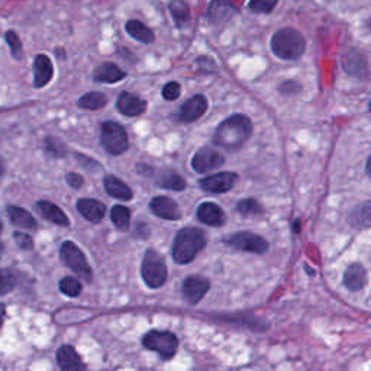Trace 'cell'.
Here are the masks:
<instances>
[{
	"instance_id": "ffe728a7",
	"label": "cell",
	"mask_w": 371,
	"mask_h": 371,
	"mask_svg": "<svg viewBox=\"0 0 371 371\" xmlns=\"http://www.w3.org/2000/svg\"><path fill=\"white\" fill-rule=\"evenodd\" d=\"M35 210L39 213V215L47 219L48 222H52L59 226H68L70 221L66 213L51 202L48 201H39L35 203Z\"/></svg>"
},
{
	"instance_id": "44dd1931",
	"label": "cell",
	"mask_w": 371,
	"mask_h": 371,
	"mask_svg": "<svg viewBox=\"0 0 371 371\" xmlns=\"http://www.w3.org/2000/svg\"><path fill=\"white\" fill-rule=\"evenodd\" d=\"M57 364L61 370L70 371V370H83L86 365L81 361V357L71 345H61L57 351Z\"/></svg>"
},
{
	"instance_id": "e575fe53",
	"label": "cell",
	"mask_w": 371,
	"mask_h": 371,
	"mask_svg": "<svg viewBox=\"0 0 371 371\" xmlns=\"http://www.w3.org/2000/svg\"><path fill=\"white\" fill-rule=\"evenodd\" d=\"M5 41L6 44L9 46L10 48V52H12V57L15 60H22L23 57V47H22V41L19 38V35L15 32V31H8L5 34Z\"/></svg>"
},
{
	"instance_id": "e0dca14e",
	"label": "cell",
	"mask_w": 371,
	"mask_h": 371,
	"mask_svg": "<svg viewBox=\"0 0 371 371\" xmlns=\"http://www.w3.org/2000/svg\"><path fill=\"white\" fill-rule=\"evenodd\" d=\"M54 76V66L48 55L38 54L34 60V88L41 89L51 81Z\"/></svg>"
},
{
	"instance_id": "9c48e42d",
	"label": "cell",
	"mask_w": 371,
	"mask_h": 371,
	"mask_svg": "<svg viewBox=\"0 0 371 371\" xmlns=\"http://www.w3.org/2000/svg\"><path fill=\"white\" fill-rule=\"evenodd\" d=\"M210 283L208 279L202 276H189L184 279L181 284V294L186 302L190 305H196L202 301L205 294L209 292Z\"/></svg>"
},
{
	"instance_id": "60d3db41",
	"label": "cell",
	"mask_w": 371,
	"mask_h": 371,
	"mask_svg": "<svg viewBox=\"0 0 371 371\" xmlns=\"http://www.w3.org/2000/svg\"><path fill=\"white\" fill-rule=\"evenodd\" d=\"M76 159L80 166H83L86 170L93 171V170H101V164H99L96 160L90 159V157H86L83 154H76Z\"/></svg>"
},
{
	"instance_id": "7a4b0ae2",
	"label": "cell",
	"mask_w": 371,
	"mask_h": 371,
	"mask_svg": "<svg viewBox=\"0 0 371 371\" xmlns=\"http://www.w3.org/2000/svg\"><path fill=\"white\" fill-rule=\"evenodd\" d=\"M206 244L208 238L202 230L193 226L183 228L174 237L171 257L177 264H189L206 247Z\"/></svg>"
},
{
	"instance_id": "5b68a950",
	"label": "cell",
	"mask_w": 371,
	"mask_h": 371,
	"mask_svg": "<svg viewBox=\"0 0 371 371\" xmlns=\"http://www.w3.org/2000/svg\"><path fill=\"white\" fill-rule=\"evenodd\" d=\"M60 257L61 261L71 270L74 271V273L86 280L88 283L92 281L93 279V273L92 268L89 265L88 259H86L84 252L74 244L73 241H64L61 247H60Z\"/></svg>"
},
{
	"instance_id": "f35d334b",
	"label": "cell",
	"mask_w": 371,
	"mask_h": 371,
	"mask_svg": "<svg viewBox=\"0 0 371 371\" xmlns=\"http://www.w3.org/2000/svg\"><path fill=\"white\" fill-rule=\"evenodd\" d=\"M13 239H15V242L18 244V247L21 250H25V251H30L34 248V239L30 234H25V232H15L13 234Z\"/></svg>"
},
{
	"instance_id": "7dc6e473",
	"label": "cell",
	"mask_w": 371,
	"mask_h": 371,
	"mask_svg": "<svg viewBox=\"0 0 371 371\" xmlns=\"http://www.w3.org/2000/svg\"><path fill=\"white\" fill-rule=\"evenodd\" d=\"M2 230H3V225H2V222H0V232H2Z\"/></svg>"
},
{
	"instance_id": "d4e9b609",
	"label": "cell",
	"mask_w": 371,
	"mask_h": 371,
	"mask_svg": "<svg viewBox=\"0 0 371 371\" xmlns=\"http://www.w3.org/2000/svg\"><path fill=\"white\" fill-rule=\"evenodd\" d=\"M105 190L110 197L119 199V201H131L134 197V193L130 186L123 183L122 180L117 179L115 176H106L103 180Z\"/></svg>"
},
{
	"instance_id": "9a60e30c",
	"label": "cell",
	"mask_w": 371,
	"mask_h": 371,
	"mask_svg": "<svg viewBox=\"0 0 371 371\" xmlns=\"http://www.w3.org/2000/svg\"><path fill=\"white\" fill-rule=\"evenodd\" d=\"M117 108L122 115L128 118H135L142 115V113L147 110V102L134 93L122 92L118 97Z\"/></svg>"
},
{
	"instance_id": "2e32d148",
	"label": "cell",
	"mask_w": 371,
	"mask_h": 371,
	"mask_svg": "<svg viewBox=\"0 0 371 371\" xmlns=\"http://www.w3.org/2000/svg\"><path fill=\"white\" fill-rule=\"evenodd\" d=\"M342 67H344V70L350 76L354 77L363 79L368 73V64L365 55L355 48L348 50L344 54V57H342Z\"/></svg>"
},
{
	"instance_id": "4fadbf2b",
	"label": "cell",
	"mask_w": 371,
	"mask_h": 371,
	"mask_svg": "<svg viewBox=\"0 0 371 371\" xmlns=\"http://www.w3.org/2000/svg\"><path fill=\"white\" fill-rule=\"evenodd\" d=\"M208 110V99L203 94H196L186 101L179 112V119L181 122L190 123L202 118Z\"/></svg>"
},
{
	"instance_id": "ee69618b",
	"label": "cell",
	"mask_w": 371,
	"mask_h": 371,
	"mask_svg": "<svg viewBox=\"0 0 371 371\" xmlns=\"http://www.w3.org/2000/svg\"><path fill=\"white\" fill-rule=\"evenodd\" d=\"M5 174V163L2 160V157H0V177Z\"/></svg>"
},
{
	"instance_id": "30bf717a",
	"label": "cell",
	"mask_w": 371,
	"mask_h": 371,
	"mask_svg": "<svg viewBox=\"0 0 371 371\" xmlns=\"http://www.w3.org/2000/svg\"><path fill=\"white\" fill-rule=\"evenodd\" d=\"M238 180V176L235 173H230V171H222V173H217V174H210L203 177L199 184H201V188L205 192L209 193H226L230 192L235 183Z\"/></svg>"
},
{
	"instance_id": "b9f144b4",
	"label": "cell",
	"mask_w": 371,
	"mask_h": 371,
	"mask_svg": "<svg viewBox=\"0 0 371 371\" xmlns=\"http://www.w3.org/2000/svg\"><path fill=\"white\" fill-rule=\"evenodd\" d=\"M66 181H67V184L70 186V188H73V189H76V190L81 189V186L84 184V179H83V176H80V174H77V173H68V174L66 176Z\"/></svg>"
},
{
	"instance_id": "4316f807",
	"label": "cell",
	"mask_w": 371,
	"mask_h": 371,
	"mask_svg": "<svg viewBox=\"0 0 371 371\" xmlns=\"http://www.w3.org/2000/svg\"><path fill=\"white\" fill-rule=\"evenodd\" d=\"M125 31L134 39L142 42V44H151V42H154L155 39L152 30H150V28L141 21H135V19L128 21L125 23Z\"/></svg>"
},
{
	"instance_id": "277c9868",
	"label": "cell",
	"mask_w": 371,
	"mask_h": 371,
	"mask_svg": "<svg viewBox=\"0 0 371 371\" xmlns=\"http://www.w3.org/2000/svg\"><path fill=\"white\" fill-rule=\"evenodd\" d=\"M141 274L148 288H161L167 280V265L163 257L154 250H148L142 260Z\"/></svg>"
},
{
	"instance_id": "7402d4cb",
	"label": "cell",
	"mask_w": 371,
	"mask_h": 371,
	"mask_svg": "<svg viewBox=\"0 0 371 371\" xmlns=\"http://www.w3.org/2000/svg\"><path fill=\"white\" fill-rule=\"evenodd\" d=\"M367 284V271L365 268L355 263L351 264L344 273V286L351 292H360Z\"/></svg>"
},
{
	"instance_id": "7c38bea8",
	"label": "cell",
	"mask_w": 371,
	"mask_h": 371,
	"mask_svg": "<svg viewBox=\"0 0 371 371\" xmlns=\"http://www.w3.org/2000/svg\"><path fill=\"white\" fill-rule=\"evenodd\" d=\"M237 12L231 0H212L208 6V21L213 26H223Z\"/></svg>"
},
{
	"instance_id": "f546056e",
	"label": "cell",
	"mask_w": 371,
	"mask_h": 371,
	"mask_svg": "<svg viewBox=\"0 0 371 371\" xmlns=\"http://www.w3.org/2000/svg\"><path fill=\"white\" fill-rule=\"evenodd\" d=\"M110 219L119 231H128L131 223V210L122 205H115L110 210Z\"/></svg>"
},
{
	"instance_id": "836d02e7",
	"label": "cell",
	"mask_w": 371,
	"mask_h": 371,
	"mask_svg": "<svg viewBox=\"0 0 371 371\" xmlns=\"http://www.w3.org/2000/svg\"><path fill=\"white\" fill-rule=\"evenodd\" d=\"M17 276L8 268H0V296L10 293L17 288Z\"/></svg>"
},
{
	"instance_id": "bcb514c9",
	"label": "cell",
	"mask_w": 371,
	"mask_h": 371,
	"mask_svg": "<svg viewBox=\"0 0 371 371\" xmlns=\"http://www.w3.org/2000/svg\"><path fill=\"white\" fill-rule=\"evenodd\" d=\"M365 173L367 176H370V159L367 160V164H365Z\"/></svg>"
},
{
	"instance_id": "52a82bcc",
	"label": "cell",
	"mask_w": 371,
	"mask_h": 371,
	"mask_svg": "<svg viewBox=\"0 0 371 371\" xmlns=\"http://www.w3.org/2000/svg\"><path fill=\"white\" fill-rule=\"evenodd\" d=\"M142 344L150 351L159 354L161 359H173L179 348V339L173 332L168 331H150L146 334Z\"/></svg>"
},
{
	"instance_id": "ab89813d",
	"label": "cell",
	"mask_w": 371,
	"mask_h": 371,
	"mask_svg": "<svg viewBox=\"0 0 371 371\" xmlns=\"http://www.w3.org/2000/svg\"><path fill=\"white\" fill-rule=\"evenodd\" d=\"M302 90V86L294 80H286L280 86V92L283 94H297Z\"/></svg>"
},
{
	"instance_id": "ac0fdd59",
	"label": "cell",
	"mask_w": 371,
	"mask_h": 371,
	"mask_svg": "<svg viewBox=\"0 0 371 371\" xmlns=\"http://www.w3.org/2000/svg\"><path fill=\"white\" fill-rule=\"evenodd\" d=\"M196 215L199 221L209 226H222L226 221V217L221 206L212 202H205L202 205H199Z\"/></svg>"
},
{
	"instance_id": "8992f818",
	"label": "cell",
	"mask_w": 371,
	"mask_h": 371,
	"mask_svg": "<svg viewBox=\"0 0 371 371\" xmlns=\"http://www.w3.org/2000/svg\"><path fill=\"white\" fill-rule=\"evenodd\" d=\"M101 144L110 155H121L130 148V139L121 123L108 121L102 125Z\"/></svg>"
},
{
	"instance_id": "3957f363",
	"label": "cell",
	"mask_w": 371,
	"mask_h": 371,
	"mask_svg": "<svg viewBox=\"0 0 371 371\" xmlns=\"http://www.w3.org/2000/svg\"><path fill=\"white\" fill-rule=\"evenodd\" d=\"M306 41L294 28H283L271 38V51L280 60L294 61L305 54Z\"/></svg>"
},
{
	"instance_id": "f1b7e54d",
	"label": "cell",
	"mask_w": 371,
	"mask_h": 371,
	"mask_svg": "<svg viewBox=\"0 0 371 371\" xmlns=\"http://www.w3.org/2000/svg\"><path fill=\"white\" fill-rule=\"evenodd\" d=\"M106 103H108V97L101 92H89L83 94L77 101L79 108L86 109V110L102 109L106 106Z\"/></svg>"
},
{
	"instance_id": "6da1fadb",
	"label": "cell",
	"mask_w": 371,
	"mask_h": 371,
	"mask_svg": "<svg viewBox=\"0 0 371 371\" xmlns=\"http://www.w3.org/2000/svg\"><path fill=\"white\" fill-rule=\"evenodd\" d=\"M252 135V122L248 117L232 115L226 118L213 134V144L226 151H238Z\"/></svg>"
},
{
	"instance_id": "f6af8a7d",
	"label": "cell",
	"mask_w": 371,
	"mask_h": 371,
	"mask_svg": "<svg viewBox=\"0 0 371 371\" xmlns=\"http://www.w3.org/2000/svg\"><path fill=\"white\" fill-rule=\"evenodd\" d=\"M299 225H301V221H299V219H297V221L294 222V225H293V228H294V232H296V234L299 232Z\"/></svg>"
},
{
	"instance_id": "ba28073f",
	"label": "cell",
	"mask_w": 371,
	"mask_h": 371,
	"mask_svg": "<svg viewBox=\"0 0 371 371\" xmlns=\"http://www.w3.org/2000/svg\"><path fill=\"white\" fill-rule=\"evenodd\" d=\"M226 244L235 250L251 254H264L268 250V242L263 237L248 231H241L231 235L226 239Z\"/></svg>"
},
{
	"instance_id": "d6986e66",
	"label": "cell",
	"mask_w": 371,
	"mask_h": 371,
	"mask_svg": "<svg viewBox=\"0 0 371 371\" xmlns=\"http://www.w3.org/2000/svg\"><path fill=\"white\" fill-rule=\"evenodd\" d=\"M77 210L84 219L93 223L101 222L106 213L105 205L102 202L94 201V199H80L77 202Z\"/></svg>"
},
{
	"instance_id": "5bb4252c",
	"label": "cell",
	"mask_w": 371,
	"mask_h": 371,
	"mask_svg": "<svg viewBox=\"0 0 371 371\" xmlns=\"http://www.w3.org/2000/svg\"><path fill=\"white\" fill-rule=\"evenodd\" d=\"M150 209L155 217L166 221H179L181 218V212L179 205L167 196H157L150 202Z\"/></svg>"
},
{
	"instance_id": "484cf974",
	"label": "cell",
	"mask_w": 371,
	"mask_h": 371,
	"mask_svg": "<svg viewBox=\"0 0 371 371\" xmlns=\"http://www.w3.org/2000/svg\"><path fill=\"white\" fill-rule=\"evenodd\" d=\"M8 215L10 218V222L15 226H18V228H22V230L34 231L38 228V223H37L35 218L31 215L30 212L25 210L23 208L12 205V206L8 208Z\"/></svg>"
},
{
	"instance_id": "7bdbcfd3",
	"label": "cell",
	"mask_w": 371,
	"mask_h": 371,
	"mask_svg": "<svg viewBox=\"0 0 371 371\" xmlns=\"http://www.w3.org/2000/svg\"><path fill=\"white\" fill-rule=\"evenodd\" d=\"M5 317H6V308H5V305L0 303V328H2V325L5 322Z\"/></svg>"
},
{
	"instance_id": "1f68e13d",
	"label": "cell",
	"mask_w": 371,
	"mask_h": 371,
	"mask_svg": "<svg viewBox=\"0 0 371 371\" xmlns=\"http://www.w3.org/2000/svg\"><path fill=\"white\" fill-rule=\"evenodd\" d=\"M46 154L52 157V159H63L67 155V147L64 142L55 137H47L44 141Z\"/></svg>"
},
{
	"instance_id": "74e56055",
	"label": "cell",
	"mask_w": 371,
	"mask_h": 371,
	"mask_svg": "<svg viewBox=\"0 0 371 371\" xmlns=\"http://www.w3.org/2000/svg\"><path fill=\"white\" fill-rule=\"evenodd\" d=\"M180 93H181V88L177 81H168L161 90V94L166 101H176V99H179Z\"/></svg>"
},
{
	"instance_id": "8fae6325",
	"label": "cell",
	"mask_w": 371,
	"mask_h": 371,
	"mask_svg": "<svg viewBox=\"0 0 371 371\" xmlns=\"http://www.w3.org/2000/svg\"><path fill=\"white\" fill-rule=\"evenodd\" d=\"M223 157L212 148H201L192 159V167L199 174L209 173V171L215 170L223 164Z\"/></svg>"
},
{
	"instance_id": "603a6c76",
	"label": "cell",
	"mask_w": 371,
	"mask_h": 371,
	"mask_svg": "<svg viewBox=\"0 0 371 371\" xmlns=\"http://www.w3.org/2000/svg\"><path fill=\"white\" fill-rule=\"evenodd\" d=\"M126 77L125 71L113 63H102L101 66H97L93 73V80L99 83H108L113 84L123 80Z\"/></svg>"
},
{
	"instance_id": "8d00e7d4",
	"label": "cell",
	"mask_w": 371,
	"mask_h": 371,
	"mask_svg": "<svg viewBox=\"0 0 371 371\" xmlns=\"http://www.w3.org/2000/svg\"><path fill=\"white\" fill-rule=\"evenodd\" d=\"M279 0H251L248 8L254 13H271Z\"/></svg>"
},
{
	"instance_id": "d6a6232c",
	"label": "cell",
	"mask_w": 371,
	"mask_h": 371,
	"mask_svg": "<svg viewBox=\"0 0 371 371\" xmlns=\"http://www.w3.org/2000/svg\"><path fill=\"white\" fill-rule=\"evenodd\" d=\"M238 212L241 215L244 217H255V215H261L264 212L263 206L255 201V199H242V201L238 202L237 205Z\"/></svg>"
},
{
	"instance_id": "4dcf8cb0",
	"label": "cell",
	"mask_w": 371,
	"mask_h": 371,
	"mask_svg": "<svg viewBox=\"0 0 371 371\" xmlns=\"http://www.w3.org/2000/svg\"><path fill=\"white\" fill-rule=\"evenodd\" d=\"M350 223L355 228H360V230H364V228L370 226V202H364L363 205L357 206L350 215Z\"/></svg>"
},
{
	"instance_id": "83f0119b",
	"label": "cell",
	"mask_w": 371,
	"mask_h": 371,
	"mask_svg": "<svg viewBox=\"0 0 371 371\" xmlns=\"http://www.w3.org/2000/svg\"><path fill=\"white\" fill-rule=\"evenodd\" d=\"M168 10L173 17L174 23L177 28H184L190 22V9L188 3H184L183 0H171L168 5Z\"/></svg>"
},
{
	"instance_id": "cb8c5ba5",
	"label": "cell",
	"mask_w": 371,
	"mask_h": 371,
	"mask_svg": "<svg viewBox=\"0 0 371 371\" xmlns=\"http://www.w3.org/2000/svg\"><path fill=\"white\" fill-rule=\"evenodd\" d=\"M155 183L159 188L173 190V192H181L186 189V186H188L186 184V180L177 173V171L170 170V168L161 170L155 177Z\"/></svg>"
},
{
	"instance_id": "d590c367",
	"label": "cell",
	"mask_w": 371,
	"mask_h": 371,
	"mask_svg": "<svg viewBox=\"0 0 371 371\" xmlns=\"http://www.w3.org/2000/svg\"><path fill=\"white\" fill-rule=\"evenodd\" d=\"M60 290L68 297H77L81 293V283L74 277H64L60 280Z\"/></svg>"
}]
</instances>
